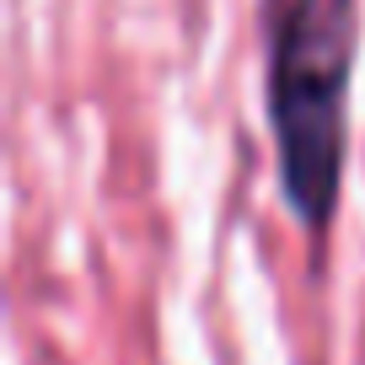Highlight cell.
<instances>
[{
  "label": "cell",
  "instance_id": "6da1fadb",
  "mask_svg": "<svg viewBox=\"0 0 365 365\" xmlns=\"http://www.w3.org/2000/svg\"><path fill=\"white\" fill-rule=\"evenodd\" d=\"M263 59L285 199L312 231H322L344 172L354 0H263Z\"/></svg>",
  "mask_w": 365,
  "mask_h": 365
}]
</instances>
